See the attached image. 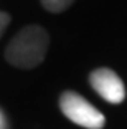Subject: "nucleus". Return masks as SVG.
Returning <instances> with one entry per match:
<instances>
[{
  "label": "nucleus",
  "instance_id": "f257e3e1",
  "mask_svg": "<svg viewBox=\"0 0 127 129\" xmlns=\"http://www.w3.org/2000/svg\"><path fill=\"white\" fill-rule=\"evenodd\" d=\"M50 35L40 25L22 28L5 48L7 61L20 70H31L43 63L48 51Z\"/></svg>",
  "mask_w": 127,
  "mask_h": 129
},
{
  "label": "nucleus",
  "instance_id": "f03ea898",
  "mask_svg": "<svg viewBox=\"0 0 127 129\" xmlns=\"http://www.w3.org/2000/svg\"><path fill=\"white\" fill-rule=\"evenodd\" d=\"M60 108L69 121L86 129H102L106 124L104 114L101 111H97L82 96L76 94L73 91H66L61 94Z\"/></svg>",
  "mask_w": 127,
  "mask_h": 129
},
{
  "label": "nucleus",
  "instance_id": "7ed1b4c3",
  "mask_svg": "<svg viewBox=\"0 0 127 129\" xmlns=\"http://www.w3.org/2000/svg\"><path fill=\"white\" fill-rule=\"evenodd\" d=\"M96 93L111 104H120L125 99V88L117 73L109 68H99L91 73L89 78Z\"/></svg>",
  "mask_w": 127,
  "mask_h": 129
},
{
  "label": "nucleus",
  "instance_id": "20e7f679",
  "mask_svg": "<svg viewBox=\"0 0 127 129\" xmlns=\"http://www.w3.org/2000/svg\"><path fill=\"white\" fill-rule=\"evenodd\" d=\"M74 0H41V5L51 13H61L71 7Z\"/></svg>",
  "mask_w": 127,
  "mask_h": 129
},
{
  "label": "nucleus",
  "instance_id": "39448f33",
  "mask_svg": "<svg viewBox=\"0 0 127 129\" xmlns=\"http://www.w3.org/2000/svg\"><path fill=\"white\" fill-rule=\"evenodd\" d=\"M8 23H10V15L0 10V37H2V33L5 31V28L8 27Z\"/></svg>",
  "mask_w": 127,
  "mask_h": 129
},
{
  "label": "nucleus",
  "instance_id": "423d86ee",
  "mask_svg": "<svg viewBox=\"0 0 127 129\" xmlns=\"http://www.w3.org/2000/svg\"><path fill=\"white\" fill-rule=\"evenodd\" d=\"M0 129H7V121H5V116L2 111H0Z\"/></svg>",
  "mask_w": 127,
  "mask_h": 129
}]
</instances>
